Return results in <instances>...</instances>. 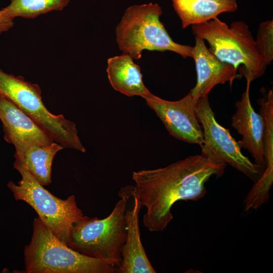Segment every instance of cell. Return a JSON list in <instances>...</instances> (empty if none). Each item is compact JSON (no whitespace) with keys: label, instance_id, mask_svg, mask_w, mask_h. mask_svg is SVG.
<instances>
[{"label":"cell","instance_id":"obj_1","mask_svg":"<svg viewBox=\"0 0 273 273\" xmlns=\"http://www.w3.org/2000/svg\"><path fill=\"white\" fill-rule=\"evenodd\" d=\"M225 167L200 155L163 168L133 171L132 190L142 207L146 208L144 225L150 232L164 231L173 219V204L179 200L198 201L203 198L206 182L213 175L221 176Z\"/></svg>","mask_w":273,"mask_h":273},{"label":"cell","instance_id":"obj_2","mask_svg":"<svg viewBox=\"0 0 273 273\" xmlns=\"http://www.w3.org/2000/svg\"><path fill=\"white\" fill-rule=\"evenodd\" d=\"M26 273H117L112 262L84 255L61 242L38 217L24 250Z\"/></svg>","mask_w":273,"mask_h":273},{"label":"cell","instance_id":"obj_3","mask_svg":"<svg viewBox=\"0 0 273 273\" xmlns=\"http://www.w3.org/2000/svg\"><path fill=\"white\" fill-rule=\"evenodd\" d=\"M118 195L121 199L107 217L99 219L83 216L73 224L68 246L84 255L110 261L119 267L126 237L124 215L127 201L131 197L130 186L122 188Z\"/></svg>","mask_w":273,"mask_h":273},{"label":"cell","instance_id":"obj_4","mask_svg":"<svg viewBox=\"0 0 273 273\" xmlns=\"http://www.w3.org/2000/svg\"><path fill=\"white\" fill-rule=\"evenodd\" d=\"M162 14L158 4L133 5L125 11L116 28V42L123 54L141 58L144 50L171 51L183 58H192L193 47L174 41L160 21Z\"/></svg>","mask_w":273,"mask_h":273},{"label":"cell","instance_id":"obj_5","mask_svg":"<svg viewBox=\"0 0 273 273\" xmlns=\"http://www.w3.org/2000/svg\"><path fill=\"white\" fill-rule=\"evenodd\" d=\"M192 28L195 36L206 40L209 50L218 59L237 69L242 65V74L247 82L251 83L264 74L267 65L244 22H233L229 26L216 18Z\"/></svg>","mask_w":273,"mask_h":273},{"label":"cell","instance_id":"obj_6","mask_svg":"<svg viewBox=\"0 0 273 273\" xmlns=\"http://www.w3.org/2000/svg\"><path fill=\"white\" fill-rule=\"evenodd\" d=\"M0 95L13 102L63 148L86 152L76 124L63 115H54L48 110L38 84L0 69Z\"/></svg>","mask_w":273,"mask_h":273},{"label":"cell","instance_id":"obj_7","mask_svg":"<svg viewBox=\"0 0 273 273\" xmlns=\"http://www.w3.org/2000/svg\"><path fill=\"white\" fill-rule=\"evenodd\" d=\"M14 167L22 177L18 184L12 181L8 184L15 198L29 204L53 235L68 246L73 224L84 216L75 196L63 200L53 195L32 176L19 158H15Z\"/></svg>","mask_w":273,"mask_h":273},{"label":"cell","instance_id":"obj_8","mask_svg":"<svg viewBox=\"0 0 273 273\" xmlns=\"http://www.w3.org/2000/svg\"><path fill=\"white\" fill-rule=\"evenodd\" d=\"M197 111L204 138L201 155L215 164H229L256 182L264 169L244 156L229 130L217 122L208 96L198 100Z\"/></svg>","mask_w":273,"mask_h":273},{"label":"cell","instance_id":"obj_9","mask_svg":"<svg viewBox=\"0 0 273 273\" xmlns=\"http://www.w3.org/2000/svg\"><path fill=\"white\" fill-rule=\"evenodd\" d=\"M144 99L172 136L190 144L202 146L203 134L197 111L198 100L193 97L190 92L176 101L164 100L151 93Z\"/></svg>","mask_w":273,"mask_h":273},{"label":"cell","instance_id":"obj_10","mask_svg":"<svg viewBox=\"0 0 273 273\" xmlns=\"http://www.w3.org/2000/svg\"><path fill=\"white\" fill-rule=\"evenodd\" d=\"M0 120L5 140L13 145L15 158H21L31 147L49 145L53 138L13 102L0 95Z\"/></svg>","mask_w":273,"mask_h":273},{"label":"cell","instance_id":"obj_11","mask_svg":"<svg viewBox=\"0 0 273 273\" xmlns=\"http://www.w3.org/2000/svg\"><path fill=\"white\" fill-rule=\"evenodd\" d=\"M250 84L247 82L245 91L241 99L235 103L236 110L231 118V124L242 136L238 141L241 148L248 150L255 163L264 170L265 122L261 115L256 112L251 105L249 96Z\"/></svg>","mask_w":273,"mask_h":273},{"label":"cell","instance_id":"obj_12","mask_svg":"<svg viewBox=\"0 0 273 273\" xmlns=\"http://www.w3.org/2000/svg\"><path fill=\"white\" fill-rule=\"evenodd\" d=\"M192 58L196 66L197 82L190 92L196 100L208 96L217 84L229 82L232 85L234 80L239 77L237 68L218 59L206 47L205 40L197 36Z\"/></svg>","mask_w":273,"mask_h":273},{"label":"cell","instance_id":"obj_13","mask_svg":"<svg viewBox=\"0 0 273 273\" xmlns=\"http://www.w3.org/2000/svg\"><path fill=\"white\" fill-rule=\"evenodd\" d=\"M130 191L133 201L131 209L126 210L125 213L126 237L117 273H155L141 240L139 213L142 206L132 190V186H130Z\"/></svg>","mask_w":273,"mask_h":273},{"label":"cell","instance_id":"obj_14","mask_svg":"<svg viewBox=\"0 0 273 273\" xmlns=\"http://www.w3.org/2000/svg\"><path fill=\"white\" fill-rule=\"evenodd\" d=\"M259 113L265 122L264 153L265 168L255 183L245 200L248 209H256L267 202L268 192L273 183V91L269 89L263 97L258 99Z\"/></svg>","mask_w":273,"mask_h":273},{"label":"cell","instance_id":"obj_15","mask_svg":"<svg viewBox=\"0 0 273 273\" xmlns=\"http://www.w3.org/2000/svg\"><path fill=\"white\" fill-rule=\"evenodd\" d=\"M107 65L108 80L115 90L128 97L143 98L151 93L143 81L140 67L129 55L123 54L110 58Z\"/></svg>","mask_w":273,"mask_h":273},{"label":"cell","instance_id":"obj_16","mask_svg":"<svg viewBox=\"0 0 273 273\" xmlns=\"http://www.w3.org/2000/svg\"><path fill=\"white\" fill-rule=\"evenodd\" d=\"M183 29L205 23L224 12H235L236 0H171Z\"/></svg>","mask_w":273,"mask_h":273},{"label":"cell","instance_id":"obj_17","mask_svg":"<svg viewBox=\"0 0 273 273\" xmlns=\"http://www.w3.org/2000/svg\"><path fill=\"white\" fill-rule=\"evenodd\" d=\"M63 147L54 142L49 145L34 146L19 158L32 176L43 186L52 181V167L56 154Z\"/></svg>","mask_w":273,"mask_h":273},{"label":"cell","instance_id":"obj_18","mask_svg":"<svg viewBox=\"0 0 273 273\" xmlns=\"http://www.w3.org/2000/svg\"><path fill=\"white\" fill-rule=\"evenodd\" d=\"M70 0H11L10 4L2 9L14 19L19 17L33 19L53 11H62Z\"/></svg>","mask_w":273,"mask_h":273},{"label":"cell","instance_id":"obj_19","mask_svg":"<svg viewBox=\"0 0 273 273\" xmlns=\"http://www.w3.org/2000/svg\"><path fill=\"white\" fill-rule=\"evenodd\" d=\"M255 43L258 53L269 65L273 60L272 20L260 23Z\"/></svg>","mask_w":273,"mask_h":273},{"label":"cell","instance_id":"obj_20","mask_svg":"<svg viewBox=\"0 0 273 273\" xmlns=\"http://www.w3.org/2000/svg\"><path fill=\"white\" fill-rule=\"evenodd\" d=\"M13 20L14 19L8 16L2 9L0 10V34L13 27Z\"/></svg>","mask_w":273,"mask_h":273}]
</instances>
